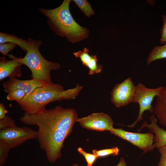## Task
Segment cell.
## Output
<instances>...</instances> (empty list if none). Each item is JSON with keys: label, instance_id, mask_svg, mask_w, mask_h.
Listing matches in <instances>:
<instances>
[{"label": "cell", "instance_id": "cell-1", "mask_svg": "<svg viewBox=\"0 0 166 166\" xmlns=\"http://www.w3.org/2000/svg\"><path fill=\"white\" fill-rule=\"evenodd\" d=\"M78 118L75 109L57 105L34 114L24 113L20 121L25 124L38 127L37 139L40 147L48 160L54 163L61 157L64 142Z\"/></svg>", "mask_w": 166, "mask_h": 166}, {"label": "cell", "instance_id": "cell-2", "mask_svg": "<svg viewBox=\"0 0 166 166\" xmlns=\"http://www.w3.org/2000/svg\"><path fill=\"white\" fill-rule=\"evenodd\" d=\"M71 1L64 0L56 8H40L39 11L47 17L49 25L56 34L75 43L87 38L89 30L79 25L73 18L69 10Z\"/></svg>", "mask_w": 166, "mask_h": 166}, {"label": "cell", "instance_id": "cell-3", "mask_svg": "<svg viewBox=\"0 0 166 166\" xmlns=\"http://www.w3.org/2000/svg\"><path fill=\"white\" fill-rule=\"evenodd\" d=\"M82 89V86L78 84L74 88L66 90L59 84H46L37 88L16 102L25 113L34 114L45 109L46 106L50 102L75 99Z\"/></svg>", "mask_w": 166, "mask_h": 166}, {"label": "cell", "instance_id": "cell-4", "mask_svg": "<svg viewBox=\"0 0 166 166\" xmlns=\"http://www.w3.org/2000/svg\"><path fill=\"white\" fill-rule=\"evenodd\" d=\"M28 39L30 48L25 56L22 58L23 64L30 69L33 79L45 84L53 83L50 72L52 70L59 69L60 64L49 61L43 57L39 50L41 41L30 38Z\"/></svg>", "mask_w": 166, "mask_h": 166}, {"label": "cell", "instance_id": "cell-5", "mask_svg": "<svg viewBox=\"0 0 166 166\" xmlns=\"http://www.w3.org/2000/svg\"><path fill=\"white\" fill-rule=\"evenodd\" d=\"M163 86L155 88H149L141 83L136 86L132 103H137L139 106L138 116L136 121L132 124L125 125L129 128H133L138 122L143 119L144 113L146 111L152 113L154 107L152 103L154 97L161 92Z\"/></svg>", "mask_w": 166, "mask_h": 166}, {"label": "cell", "instance_id": "cell-6", "mask_svg": "<svg viewBox=\"0 0 166 166\" xmlns=\"http://www.w3.org/2000/svg\"><path fill=\"white\" fill-rule=\"evenodd\" d=\"M37 131L27 126L11 127L0 130V140L15 148L26 141L37 139Z\"/></svg>", "mask_w": 166, "mask_h": 166}, {"label": "cell", "instance_id": "cell-7", "mask_svg": "<svg viewBox=\"0 0 166 166\" xmlns=\"http://www.w3.org/2000/svg\"><path fill=\"white\" fill-rule=\"evenodd\" d=\"M136 86L131 77L116 84L111 93V100L117 108L126 106L132 103Z\"/></svg>", "mask_w": 166, "mask_h": 166}, {"label": "cell", "instance_id": "cell-8", "mask_svg": "<svg viewBox=\"0 0 166 166\" xmlns=\"http://www.w3.org/2000/svg\"><path fill=\"white\" fill-rule=\"evenodd\" d=\"M113 134L130 143L143 150L142 154L153 144L154 135L151 132L145 133L126 131L121 128H113L109 131Z\"/></svg>", "mask_w": 166, "mask_h": 166}, {"label": "cell", "instance_id": "cell-9", "mask_svg": "<svg viewBox=\"0 0 166 166\" xmlns=\"http://www.w3.org/2000/svg\"><path fill=\"white\" fill-rule=\"evenodd\" d=\"M77 122L87 129L99 131H110L114 122L108 114L103 113H94L85 117L78 118Z\"/></svg>", "mask_w": 166, "mask_h": 166}, {"label": "cell", "instance_id": "cell-10", "mask_svg": "<svg viewBox=\"0 0 166 166\" xmlns=\"http://www.w3.org/2000/svg\"><path fill=\"white\" fill-rule=\"evenodd\" d=\"M46 84L33 79L30 80H21L16 77L10 78L6 81L3 82L2 86L4 92L9 93L19 90L24 91L26 96L30 95L35 89Z\"/></svg>", "mask_w": 166, "mask_h": 166}, {"label": "cell", "instance_id": "cell-11", "mask_svg": "<svg viewBox=\"0 0 166 166\" xmlns=\"http://www.w3.org/2000/svg\"><path fill=\"white\" fill-rule=\"evenodd\" d=\"M11 58L7 60L5 57L0 58V80L6 78L20 77L22 76L21 66L23 65L22 57L18 58L12 54L8 55Z\"/></svg>", "mask_w": 166, "mask_h": 166}, {"label": "cell", "instance_id": "cell-12", "mask_svg": "<svg viewBox=\"0 0 166 166\" xmlns=\"http://www.w3.org/2000/svg\"><path fill=\"white\" fill-rule=\"evenodd\" d=\"M149 119L151 123L148 124L146 121H144L141 127L137 131L140 132L144 128H148L151 132L154 133V143L146 151V152L153 150L155 148L166 145V130L160 127L157 124V120L154 116L152 114Z\"/></svg>", "mask_w": 166, "mask_h": 166}, {"label": "cell", "instance_id": "cell-13", "mask_svg": "<svg viewBox=\"0 0 166 166\" xmlns=\"http://www.w3.org/2000/svg\"><path fill=\"white\" fill-rule=\"evenodd\" d=\"M156 98L153 113L157 120L166 128V85Z\"/></svg>", "mask_w": 166, "mask_h": 166}, {"label": "cell", "instance_id": "cell-14", "mask_svg": "<svg viewBox=\"0 0 166 166\" xmlns=\"http://www.w3.org/2000/svg\"><path fill=\"white\" fill-rule=\"evenodd\" d=\"M11 43L19 46L23 51L27 52L30 48L28 39L25 40L14 35L0 33V44Z\"/></svg>", "mask_w": 166, "mask_h": 166}, {"label": "cell", "instance_id": "cell-15", "mask_svg": "<svg viewBox=\"0 0 166 166\" xmlns=\"http://www.w3.org/2000/svg\"><path fill=\"white\" fill-rule=\"evenodd\" d=\"M166 58V43L162 46H155L150 52L146 63L149 65L152 62L158 59Z\"/></svg>", "mask_w": 166, "mask_h": 166}, {"label": "cell", "instance_id": "cell-16", "mask_svg": "<svg viewBox=\"0 0 166 166\" xmlns=\"http://www.w3.org/2000/svg\"><path fill=\"white\" fill-rule=\"evenodd\" d=\"M73 1L85 15L88 17L95 15L92 6L86 0H73Z\"/></svg>", "mask_w": 166, "mask_h": 166}, {"label": "cell", "instance_id": "cell-17", "mask_svg": "<svg viewBox=\"0 0 166 166\" xmlns=\"http://www.w3.org/2000/svg\"><path fill=\"white\" fill-rule=\"evenodd\" d=\"M98 61L97 56L93 55L92 58L87 65L86 67L89 69V75L98 73L101 71L103 66L98 65Z\"/></svg>", "mask_w": 166, "mask_h": 166}, {"label": "cell", "instance_id": "cell-18", "mask_svg": "<svg viewBox=\"0 0 166 166\" xmlns=\"http://www.w3.org/2000/svg\"><path fill=\"white\" fill-rule=\"evenodd\" d=\"M89 52V49L85 48L82 51L79 50L77 52H74L73 54L76 58H79L82 65L86 67L93 56V55H90Z\"/></svg>", "mask_w": 166, "mask_h": 166}, {"label": "cell", "instance_id": "cell-19", "mask_svg": "<svg viewBox=\"0 0 166 166\" xmlns=\"http://www.w3.org/2000/svg\"><path fill=\"white\" fill-rule=\"evenodd\" d=\"M119 149L117 147H114L111 148L92 150L93 153L96 155L98 157H104L110 155L114 156L118 155L119 152Z\"/></svg>", "mask_w": 166, "mask_h": 166}, {"label": "cell", "instance_id": "cell-20", "mask_svg": "<svg viewBox=\"0 0 166 166\" xmlns=\"http://www.w3.org/2000/svg\"><path fill=\"white\" fill-rule=\"evenodd\" d=\"M10 149L7 144L0 140V166H3L6 163Z\"/></svg>", "mask_w": 166, "mask_h": 166}, {"label": "cell", "instance_id": "cell-21", "mask_svg": "<svg viewBox=\"0 0 166 166\" xmlns=\"http://www.w3.org/2000/svg\"><path fill=\"white\" fill-rule=\"evenodd\" d=\"M77 150L85 159L87 162V166H93V163L98 158L97 156L93 153L91 154L87 152L81 147L78 148Z\"/></svg>", "mask_w": 166, "mask_h": 166}, {"label": "cell", "instance_id": "cell-22", "mask_svg": "<svg viewBox=\"0 0 166 166\" xmlns=\"http://www.w3.org/2000/svg\"><path fill=\"white\" fill-rule=\"evenodd\" d=\"M26 96V94L24 91L17 90L8 93L6 99L9 101H15L17 102L22 100Z\"/></svg>", "mask_w": 166, "mask_h": 166}, {"label": "cell", "instance_id": "cell-23", "mask_svg": "<svg viewBox=\"0 0 166 166\" xmlns=\"http://www.w3.org/2000/svg\"><path fill=\"white\" fill-rule=\"evenodd\" d=\"M17 126L15 121L8 116L0 120V130Z\"/></svg>", "mask_w": 166, "mask_h": 166}, {"label": "cell", "instance_id": "cell-24", "mask_svg": "<svg viewBox=\"0 0 166 166\" xmlns=\"http://www.w3.org/2000/svg\"><path fill=\"white\" fill-rule=\"evenodd\" d=\"M16 45L11 43H6L0 45V52L5 56L8 55V53L14 49Z\"/></svg>", "mask_w": 166, "mask_h": 166}, {"label": "cell", "instance_id": "cell-25", "mask_svg": "<svg viewBox=\"0 0 166 166\" xmlns=\"http://www.w3.org/2000/svg\"><path fill=\"white\" fill-rule=\"evenodd\" d=\"M163 24L160 30L161 37L160 39V43L163 44L166 43V15H162Z\"/></svg>", "mask_w": 166, "mask_h": 166}, {"label": "cell", "instance_id": "cell-26", "mask_svg": "<svg viewBox=\"0 0 166 166\" xmlns=\"http://www.w3.org/2000/svg\"><path fill=\"white\" fill-rule=\"evenodd\" d=\"M160 154V160L157 166H166V145L157 148Z\"/></svg>", "mask_w": 166, "mask_h": 166}, {"label": "cell", "instance_id": "cell-27", "mask_svg": "<svg viewBox=\"0 0 166 166\" xmlns=\"http://www.w3.org/2000/svg\"><path fill=\"white\" fill-rule=\"evenodd\" d=\"M7 113L8 111L5 109L4 105L1 103L0 104V120L5 118L6 116V114Z\"/></svg>", "mask_w": 166, "mask_h": 166}, {"label": "cell", "instance_id": "cell-28", "mask_svg": "<svg viewBox=\"0 0 166 166\" xmlns=\"http://www.w3.org/2000/svg\"><path fill=\"white\" fill-rule=\"evenodd\" d=\"M126 163L124 158L121 157L120 161L118 164L116 166H126ZM72 166H79L78 164H74L72 165Z\"/></svg>", "mask_w": 166, "mask_h": 166}]
</instances>
